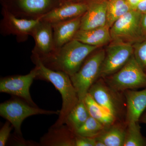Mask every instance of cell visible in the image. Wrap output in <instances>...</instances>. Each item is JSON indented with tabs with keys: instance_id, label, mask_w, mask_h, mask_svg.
Segmentation results:
<instances>
[{
	"instance_id": "1",
	"label": "cell",
	"mask_w": 146,
	"mask_h": 146,
	"mask_svg": "<svg viewBox=\"0 0 146 146\" xmlns=\"http://www.w3.org/2000/svg\"><path fill=\"white\" fill-rule=\"evenodd\" d=\"M31 59L37 69L36 79L46 80L52 84L62 97V108L58 119L52 126H59L65 124L69 112L79 101L70 76L61 71L53 70L47 68L34 54L32 53Z\"/></svg>"
},
{
	"instance_id": "2",
	"label": "cell",
	"mask_w": 146,
	"mask_h": 146,
	"mask_svg": "<svg viewBox=\"0 0 146 146\" xmlns=\"http://www.w3.org/2000/svg\"><path fill=\"white\" fill-rule=\"evenodd\" d=\"M98 48L73 39L40 60L47 68L63 72L70 77L78 71L88 56Z\"/></svg>"
},
{
	"instance_id": "3",
	"label": "cell",
	"mask_w": 146,
	"mask_h": 146,
	"mask_svg": "<svg viewBox=\"0 0 146 146\" xmlns=\"http://www.w3.org/2000/svg\"><path fill=\"white\" fill-rule=\"evenodd\" d=\"M105 49L99 48L91 53L78 71L70 77L79 100H83L91 86L99 78Z\"/></svg>"
},
{
	"instance_id": "4",
	"label": "cell",
	"mask_w": 146,
	"mask_h": 146,
	"mask_svg": "<svg viewBox=\"0 0 146 146\" xmlns=\"http://www.w3.org/2000/svg\"><path fill=\"white\" fill-rule=\"evenodd\" d=\"M60 110H46L33 106L22 99L13 96L0 104V115L13 126L14 133L23 136L21 125L25 119L33 115H59Z\"/></svg>"
},
{
	"instance_id": "5",
	"label": "cell",
	"mask_w": 146,
	"mask_h": 146,
	"mask_svg": "<svg viewBox=\"0 0 146 146\" xmlns=\"http://www.w3.org/2000/svg\"><path fill=\"white\" fill-rule=\"evenodd\" d=\"M104 79L110 87L118 92L146 88V73L135 60L133 55L117 72Z\"/></svg>"
},
{
	"instance_id": "6",
	"label": "cell",
	"mask_w": 146,
	"mask_h": 146,
	"mask_svg": "<svg viewBox=\"0 0 146 146\" xmlns=\"http://www.w3.org/2000/svg\"><path fill=\"white\" fill-rule=\"evenodd\" d=\"M143 14L131 10L117 20L110 29L112 42L133 45L145 36L141 25Z\"/></svg>"
},
{
	"instance_id": "7",
	"label": "cell",
	"mask_w": 146,
	"mask_h": 146,
	"mask_svg": "<svg viewBox=\"0 0 146 146\" xmlns=\"http://www.w3.org/2000/svg\"><path fill=\"white\" fill-rule=\"evenodd\" d=\"M3 8L18 18L37 20L63 3L60 0H1Z\"/></svg>"
},
{
	"instance_id": "8",
	"label": "cell",
	"mask_w": 146,
	"mask_h": 146,
	"mask_svg": "<svg viewBox=\"0 0 146 146\" xmlns=\"http://www.w3.org/2000/svg\"><path fill=\"white\" fill-rule=\"evenodd\" d=\"M121 92L115 91L100 78L89 89L88 93L94 100L120 120L123 114V105Z\"/></svg>"
},
{
	"instance_id": "9",
	"label": "cell",
	"mask_w": 146,
	"mask_h": 146,
	"mask_svg": "<svg viewBox=\"0 0 146 146\" xmlns=\"http://www.w3.org/2000/svg\"><path fill=\"white\" fill-rule=\"evenodd\" d=\"M133 54V45L111 42L105 49L100 78H105L117 72L125 65Z\"/></svg>"
},
{
	"instance_id": "10",
	"label": "cell",
	"mask_w": 146,
	"mask_h": 146,
	"mask_svg": "<svg viewBox=\"0 0 146 146\" xmlns=\"http://www.w3.org/2000/svg\"><path fill=\"white\" fill-rule=\"evenodd\" d=\"M37 75L35 67L27 74L5 77L0 80V92L22 99L33 106L38 107L32 99L30 88Z\"/></svg>"
},
{
	"instance_id": "11",
	"label": "cell",
	"mask_w": 146,
	"mask_h": 146,
	"mask_svg": "<svg viewBox=\"0 0 146 146\" xmlns=\"http://www.w3.org/2000/svg\"><path fill=\"white\" fill-rule=\"evenodd\" d=\"M3 18L0 23V32L4 36L15 35L18 42L26 41L40 19L27 20L18 18L6 9L2 8Z\"/></svg>"
},
{
	"instance_id": "12",
	"label": "cell",
	"mask_w": 146,
	"mask_h": 146,
	"mask_svg": "<svg viewBox=\"0 0 146 146\" xmlns=\"http://www.w3.org/2000/svg\"><path fill=\"white\" fill-rule=\"evenodd\" d=\"M31 36L35 42L32 53L42 60L55 51L52 25L39 20L32 32Z\"/></svg>"
},
{
	"instance_id": "13",
	"label": "cell",
	"mask_w": 146,
	"mask_h": 146,
	"mask_svg": "<svg viewBox=\"0 0 146 146\" xmlns=\"http://www.w3.org/2000/svg\"><path fill=\"white\" fill-rule=\"evenodd\" d=\"M90 4L86 3L67 2L54 9L40 18L52 25L83 16Z\"/></svg>"
},
{
	"instance_id": "14",
	"label": "cell",
	"mask_w": 146,
	"mask_h": 146,
	"mask_svg": "<svg viewBox=\"0 0 146 146\" xmlns=\"http://www.w3.org/2000/svg\"><path fill=\"white\" fill-rule=\"evenodd\" d=\"M107 4V0H102L91 4L82 16L80 29L87 30L106 26Z\"/></svg>"
},
{
	"instance_id": "15",
	"label": "cell",
	"mask_w": 146,
	"mask_h": 146,
	"mask_svg": "<svg viewBox=\"0 0 146 146\" xmlns=\"http://www.w3.org/2000/svg\"><path fill=\"white\" fill-rule=\"evenodd\" d=\"M76 135L66 124L51 126L40 138L39 143L41 146H75Z\"/></svg>"
},
{
	"instance_id": "16",
	"label": "cell",
	"mask_w": 146,
	"mask_h": 146,
	"mask_svg": "<svg viewBox=\"0 0 146 146\" xmlns=\"http://www.w3.org/2000/svg\"><path fill=\"white\" fill-rule=\"evenodd\" d=\"M126 102V123L139 122L146 108V88L140 91H124Z\"/></svg>"
},
{
	"instance_id": "17",
	"label": "cell",
	"mask_w": 146,
	"mask_h": 146,
	"mask_svg": "<svg viewBox=\"0 0 146 146\" xmlns=\"http://www.w3.org/2000/svg\"><path fill=\"white\" fill-rule=\"evenodd\" d=\"M81 17L52 25L56 49L59 48L74 39L80 29Z\"/></svg>"
},
{
	"instance_id": "18",
	"label": "cell",
	"mask_w": 146,
	"mask_h": 146,
	"mask_svg": "<svg viewBox=\"0 0 146 146\" xmlns=\"http://www.w3.org/2000/svg\"><path fill=\"white\" fill-rule=\"evenodd\" d=\"M110 29L106 25L87 30L80 29L74 39L86 44L100 48L112 42Z\"/></svg>"
},
{
	"instance_id": "19",
	"label": "cell",
	"mask_w": 146,
	"mask_h": 146,
	"mask_svg": "<svg viewBox=\"0 0 146 146\" xmlns=\"http://www.w3.org/2000/svg\"><path fill=\"white\" fill-rule=\"evenodd\" d=\"M84 101L90 116L106 127L112 125L117 121L113 115L95 101L89 93L85 96Z\"/></svg>"
},
{
	"instance_id": "20",
	"label": "cell",
	"mask_w": 146,
	"mask_h": 146,
	"mask_svg": "<svg viewBox=\"0 0 146 146\" xmlns=\"http://www.w3.org/2000/svg\"><path fill=\"white\" fill-rule=\"evenodd\" d=\"M126 128L121 123H115L106 128L98 136L96 137L104 143L106 146H123L125 138Z\"/></svg>"
},
{
	"instance_id": "21",
	"label": "cell",
	"mask_w": 146,
	"mask_h": 146,
	"mask_svg": "<svg viewBox=\"0 0 146 146\" xmlns=\"http://www.w3.org/2000/svg\"><path fill=\"white\" fill-rule=\"evenodd\" d=\"M89 116L84 100H79L69 112L65 119V124L75 133Z\"/></svg>"
},
{
	"instance_id": "22",
	"label": "cell",
	"mask_w": 146,
	"mask_h": 146,
	"mask_svg": "<svg viewBox=\"0 0 146 146\" xmlns=\"http://www.w3.org/2000/svg\"><path fill=\"white\" fill-rule=\"evenodd\" d=\"M107 23L110 28L115 21L131 10L127 0H107Z\"/></svg>"
},
{
	"instance_id": "23",
	"label": "cell",
	"mask_w": 146,
	"mask_h": 146,
	"mask_svg": "<svg viewBox=\"0 0 146 146\" xmlns=\"http://www.w3.org/2000/svg\"><path fill=\"white\" fill-rule=\"evenodd\" d=\"M123 146H146V140L141 134L138 122L126 124Z\"/></svg>"
},
{
	"instance_id": "24",
	"label": "cell",
	"mask_w": 146,
	"mask_h": 146,
	"mask_svg": "<svg viewBox=\"0 0 146 146\" xmlns=\"http://www.w3.org/2000/svg\"><path fill=\"white\" fill-rule=\"evenodd\" d=\"M106 127L98 120L90 116L75 133L84 137L95 138L100 134Z\"/></svg>"
},
{
	"instance_id": "25",
	"label": "cell",
	"mask_w": 146,
	"mask_h": 146,
	"mask_svg": "<svg viewBox=\"0 0 146 146\" xmlns=\"http://www.w3.org/2000/svg\"><path fill=\"white\" fill-rule=\"evenodd\" d=\"M133 46V56L143 70L146 73V35Z\"/></svg>"
},
{
	"instance_id": "26",
	"label": "cell",
	"mask_w": 146,
	"mask_h": 146,
	"mask_svg": "<svg viewBox=\"0 0 146 146\" xmlns=\"http://www.w3.org/2000/svg\"><path fill=\"white\" fill-rule=\"evenodd\" d=\"M13 128L11 123L7 121L0 130V146H5L10 138V132Z\"/></svg>"
},
{
	"instance_id": "27",
	"label": "cell",
	"mask_w": 146,
	"mask_h": 146,
	"mask_svg": "<svg viewBox=\"0 0 146 146\" xmlns=\"http://www.w3.org/2000/svg\"><path fill=\"white\" fill-rule=\"evenodd\" d=\"M10 137V143L15 146H39V143L33 141H27L23 136H19L13 133Z\"/></svg>"
},
{
	"instance_id": "28",
	"label": "cell",
	"mask_w": 146,
	"mask_h": 146,
	"mask_svg": "<svg viewBox=\"0 0 146 146\" xmlns=\"http://www.w3.org/2000/svg\"><path fill=\"white\" fill-rule=\"evenodd\" d=\"M75 143V146H95V139L76 134Z\"/></svg>"
},
{
	"instance_id": "29",
	"label": "cell",
	"mask_w": 146,
	"mask_h": 146,
	"mask_svg": "<svg viewBox=\"0 0 146 146\" xmlns=\"http://www.w3.org/2000/svg\"><path fill=\"white\" fill-rule=\"evenodd\" d=\"M138 12L142 14L146 12V0H143L139 3L136 9Z\"/></svg>"
},
{
	"instance_id": "30",
	"label": "cell",
	"mask_w": 146,
	"mask_h": 146,
	"mask_svg": "<svg viewBox=\"0 0 146 146\" xmlns=\"http://www.w3.org/2000/svg\"><path fill=\"white\" fill-rule=\"evenodd\" d=\"M60 1L63 3L67 2H79L86 3L89 4H91L95 2L98 1L102 0H60Z\"/></svg>"
},
{
	"instance_id": "31",
	"label": "cell",
	"mask_w": 146,
	"mask_h": 146,
	"mask_svg": "<svg viewBox=\"0 0 146 146\" xmlns=\"http://www.w3.org/2000/svg\"><path fill=\"white\" fill-rule=\"evenodd\" d=\"M142 1L143 0H127L131 10H136L137 5Z\"/></svg>"
},
{
	"instance_id": "32",
	"label": "cell",
	"mask_w": 146,
	"mask_h": 146,
	"mask_svg": "<svg viewBox=\"0 0 146 146\" xmlns=\"http://www.w3.org/2000/svg\"><path fill=\"white\" fill-rule=\"evenodd\" d=\"M141 25L144 34L146 35V12L143 13L142 15Z\"/></svg>"
},
{
	"instance_id": "33",
	"label": "cell",
	"mask_w": 146,
	"mask_h": 146,
	"mask_svg": "<svg viewBox=\"0 0 146 146\" xmlns=\"http://www.w3.org/2000/svg\"><path fill=\"white\" fill-rule=\"evenodd\" d=\"M95 146H106L104 143L102 141L97 139L96 138H95Z\"/></svg>"
},
{
	"instance_id": "34",
	"label": "cell",
	"mask_w": 146,
	"mask_h": 146,
	"mask_svg": "<svg viewBox=\"0 0 146 146\" xmlns=\"http://www.w3.org/2000/svg\"><path fill=\"white\" fill-rule=\"evenodd\" d=\"M140 120L141 121V122L146 124V114L143 115V117H141Z\"/></svg>"
}]
</instances>
